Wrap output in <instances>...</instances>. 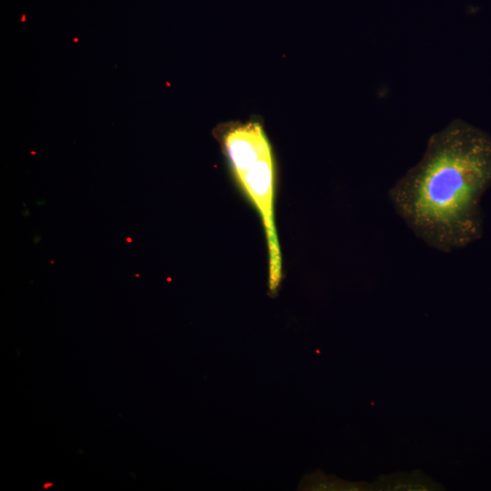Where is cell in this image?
Returning a JSON list of instances; mask_svg holds the SVG:
<instances>
[{
    "label": "cell",
    "mask_w": 491,
    "mask_h": 491,
    "mask_svg": "<svg viewBox=\"0 0 491 491\" xmlns=\"http://www.w3.org/2000/svg\"><path fill=\"white\" fill-rule=\"evenodd\" d=\"M490 185L491 135L454 119L429 137L420 161L388 195L418 238L449 253L479 237V205Z\"/></svg>",
    "instance_id": "6da1fadb"
},
{
    "label": "cell",
    "mask_w": 491,
    "mask_h": 491,
    "mask_svg": "<svg viewBox=\"0 0 491 491\" xmlns=\"http://www.w3.org/2000/svg\"><path fill=\"white\" fill-rule=\"evenodd\" d=\"M230 175L263 225L268 259V294L275 297L283 280L276 225V165L272 144L258 120L229 121L214 131Z\"/></svg>",
    "instance_id": "7a4b0ae2"
}]
</instances>
